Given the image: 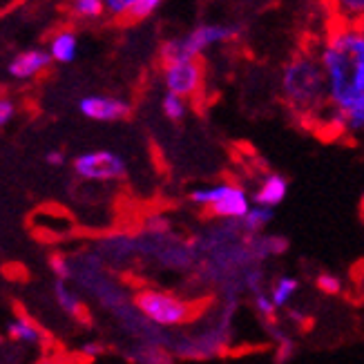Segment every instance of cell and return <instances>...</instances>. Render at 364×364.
Returning a JSON list of instances; mask_svg holds the SVG:
<instances>
[{
	"label": "cell",
	"instance_id": "obj_18",
	"mask_svg": "<svg viewBox=\"0 0 364 364\" xmlns=\"http://www.w3.org/2000/svg\"><path fill=\"white\" fill-rule=\"evenodd\" d=\"M299 291V282L297 277H291V275H282L277 277L273 284H271V291H268V297H271V302L275 304V309H284L289 306L291 299L297 295Z\"/></svg>",
	"mask_w": 364,
	"mask_h": 364
},
{
	"label": "cell",
	"instance_id": "obj_3",
	"mask_svg": "<svg viewBox=\"0 0 364 364\" xmlns=\"http://www.w3.org/2000/svg\"><path fill=\"white\" fill-rule=\"evenodd\" d=\"M242 36V27L235 23H201L183 36L166 38L159 47V58L164 63L201 58L205 52L219 50L235 43Z\"/></svg>",
	"mask_w": 364,
	"mask_h": 364
},
{
	"label": "cell",
	"instance_id": "obj_21",
	"mask_svg": "<svg viewBox=\"0 0 364 364\" xmlns=\"http://www.w3.org/2000/svg\"><path fill=\"white\" fill-rule=\"evenodd\" d=\"M47 266H50L54 279H63V282H72L74 279V259L68 257V255H63V252H54V255H50Z\"/></svg>",
	"mask_w": 364,
	"mask_h": 364
},
{
	"label": "cell",
	"instance_id": "obj_23",
	"mask_svg": "<svg viewBox=\"0 0 364 364\" xmlns=\"http://www.w3.org/2000/svg\"><path fill=\"white\" fill-rule=\"evenodd\" d=\"M164 5V0H134L128 21H146Z\"/></svg>",
	"mask_w": 364,
	"mask_h": 364
},
{
	"label": "cell",
	"instance_id": "obj_7",
	"mask_svg": "<svg viewBox=\"0 0 364 364\" xmlns=\"http://www.w3.org/2000/svg\"><path fill=\"white\" fill-rule=\"evenodd\" d=\"M161 83H164L166 92L177 94V97H181L186 101L199 99L205 87V70L201 65V58L164 63Z\"/></svg>",
	"mask_w": 364,
	"mask_h": 364
},
{
	"label": "cell",
	"instance_id": "obj_10",
	"mask_svg": "<svg viewBox=\"0 0 364 364\" xmlns=\"http://www.w3.org/2000/svg\"><path fill=\"white\" fill-rule=\"evenodd\" d=\"M5 338L16 346L38 349V351H43L45 346L50 344V336H47V331L25 313L14 315V318L5 324Z\"/></svg>",
	"mask_w": 364,
	"mask_h": 364
},
{
	"label": "cell",
	"instance_id": "obj_4",
	"mask_svg": "<svg viewBox=\"0 0 364 364\" xmlns=\"http://www.w3.org/2000/svg\"><path fill=\"white\" fill-rule=\"evenodd\" d=\"M190 203L201 208L208 217L221 221H240L250 208L252 197L242 183L235 181H217L208 186H199L190 190Z\"/></svg>",
	"mask_w": 364,
	"mask_h": 364
},
{
	"label": "cell",
	"instance_id": "obj_25",
	"mask_svg": "<svg viewBox=\"0 0 364 364\" xmlns=\"http://www.w3.org/2000/svg\"><path fill=\"white\" fill-rule=\"evenodd\" d=\"M18 112V105L7 94H0V128H7V125L16 119Z\"/></svg>",
	"mask_w": 364,
	"mask_h": 364
},
{
	"label": "cell",
	"instance_id": "obj_6",
	"mask_svg": "<svg viewBox=\"0 0 364 364\" xmlns=\"http://www.w3.org/2000/svg\"><path fill=\"white\" fill-rule=\"evenodd\" d=\"M72 170L78 179L90 183H114L128 175V164L114 150H90L74 156Z\"/></svg>",
	"mask_w": 364,
	"mask_h": 364
},
{
	"label": "cell",
	"instance_id": "obj_15",
	"mask_svg": "<svg viewBox=\"0 0 364 364\" xmlns=\"http://www.w3.org/2000/svg\"><path fill=\"white\" fill-rule=\"evenodd\" d=\"M331 23L364 25V0H324Z\"/></svg>",
	"mask_w": 364,
	"mask_h": 364
},
{
	"label": "cell",
	"instance_id": "obj_8",
	"mask_svg": "<svg viewBox=\"0 0 364 364\" xmlns=\"http://www.w3.org/2000/svg\"><path fill=\"white\" fill-rule=\"evenodd\" d=\"M78 112L97 123H119L132 112V105L112 94H87L78 101Z\"/></svg>",
	"mask_w": 364,
	"mask_h": 364
},
{
	"label": "cell",
	"instance_id": "obj_9",
	"mask_svg": "<svg viewBox=\"0 0 364 364\" xmlns=\"http://www.w3.org/2000/svg\"><path fill=\"white\" fill-rule=\"evenodd\" d=\"M52 63L54 60L50 52H47V47H29V50L18 52L9 60L7 74L18 83H29V81H36L38 76H43L50 70Z\"/></svg>",
	"mask_w": 364,
	"mask_h": 364
},
{
	"label": "cell",
	"instance_id": "obj_5",
	"mask_svg": "<svg viewBox=\"0 0 364 364\" xmlns=\"http://www.w3.org/2000/svg\"><path fill=\"white\" fill-rule=\"evenodd\" d=\"M134 309L156 328H179L195 320V306L183 297L161 289H139L132 299Z\"/></svg>",
	"mask_w": 364,
	"mask_h": 364
},
{
	"label": "cell",
	"instance_id": "obj_17",
	"mask_svg": "<svg viewBox=\"0 0 364 364\" xmlns=\"http://www.w3.org/2000/svg\"><path fill=\"white\" fill-rule=\"evenodd\" d=\"M275 219V210L273 208H266V205H255L240 219V226L244 235H262L268 226L273 224Z\"/></svg>",
	"mask_w": 364,
	"mask_h": 364
},
{
	"label": "cell",
	"instance_id": "obj_13",
	"mask_svg": "<svg viewBox=\"0 0 364 364\" xmlns=\"http://www.w3.org/2000/svg\"><path fill=\"white\" fill-rule=\"evenodd\" d=\"M52 293H54V299L58 309L68 315L72 320H85V304L78 291L72 287L70 282H63V279H54V287H52Z\"/></svg>",
	"mask_w": 364,
	"mask_h": 364
},
{
	"label": "cell",
	"instance_id": "obj_29",
	"mask_svg": "<svg viewBox=\"0 0 364 364\" xmlns=\"http://www.w3.org/2000/svg\"><path fill=\"white\" fill-rule=\"evenodd\" d=\"M29 364H68L65 360H60V358H56V355H41V358H36V360H31Z\"/></svg>",
	"mask_w": 364,
	"mask_h": 364
},
{
	"label": "cell",
	"instance_id": "obj_27",
	"mask_svg": "<svg viewBox=\"0 0 364 364\" xmlns=\"http://www.w3.org/2000/svg\"><path fill=\"white\" fill-rule=\"evenodd\" d=\"M105 351H107V346H105L103 342H99V340H87V342L81 344V355H83L85 360H97V358H101Z\"/></svg>",
	"mask_w": 364,
	"mask_h": 364
},
{
	"label": "cell",
	"instance_id": "obj_14",
	"mask_svg": "<svg viewBox=\"0 0 364 364\" xmlns=\"http://www.w3.org/2000/svg\"><path fill=\"white\" fill-rule=\"evenodd\" d=\"M139 250V242L130 235H109L107 240H103L99 244V257L103 262H125L128 257H132L134 252Z\"/></svg>",
	"mask_w": 364,
	"mask_h": 364
},
{
	"label": "cell",
	"instance_id": "obj_28",
	"mask_svg": "<svg viewBox=\"0 0 364 364\" xmlns=\"http://www.w3.org/2000/svg\"><path fill=\"white\" fill-rule=\"evenodd\" d=\"M45 164L47 166H52V168H63L68 164V156H65V152L63 150H50L45 154Z\"/></svg>",
	"mask_w": 364,
	"mask_h": 364
},
{
	"label": "cell",
	"instance_id": "obj_11",
	"mask_svg": "<svg viewBox=\"0 0 364 364\" xmlns=\"http://www.w3.org/2000/svg\"><path fill=\"white\" fill-rule=\"evenodd\" d=\"M289 179L279 175V172H266L259 179L255 193H252V203L255 205H266V208H277L289 197Z\"/></svg>",
	"mask_w": 364,
	"mask_h": 364
},
{
	"label": "cell",
	"instance_id": "obj_2",
	"mask_svg": "<svg viewBox=\"0 0 364 364\" xmlns=\"http://www.w3.org/2000/svg\"><path fill=\"white\" fill-rule=\"evenodd\" d=\"M277 92L291 119L306 128H324L328 97L318 47L306 45L295 50L279 70Z\"/></svg>",
	"mask_w": 364,
	"mask_h": 364
},
{
	"label": "cell",
	"instance_id": "obj_30",
	"mask_svg": "<svg viewBox=\"0 0 364 364\" xmlns=\"http://www.w3.org/2000/svg\"><path fill=\"white\" fill-rule=\"evenodd\" d=\"M360 213H362V219H364V193H362V199H360Z\"/></svg>",
	"mask_w": 364,
	"mask_h": 364
},
{
	"label": "cell",
	"instance_id": "obj_16",
	"mask_svg": "<svg viewBox=\"0 0 364 364\" xmlns=\"http://www.w3.org/2000/svg\"><path fill=\"white\" fill-rule=\"evenodd\" d=\"M128 360L134 364H172V353L161 344L141 342L128 351Z\"/></svg>",
	"mask_w": 364,
	"mask_h": 364
},
{
	"label": "cell",
	"instance_id": "obj_26",
	"mask_svg": "<svg viewBox=\"0 0 364 364\" xmlns=\"http://www.w3.org/2000/svg\"><path fill=\"white\" fill-rule=\"evenodd\" d=\"M295 355V342L291 338H279L277 340V351H275V364H287Z\"/></svg>",
	"mask_w": 364,
	"mask_h": 364
},
{
	"label": "cell",
	"instance_id": "obj_1",
	"mask_svg": "<svg viewBox=\"0 0 364 364\" xmlns=\"http://www.w3.org/2000/svg\"><path fill=\"white\" fill-rule=\"evenodd\" d=\"M315 47L328 97L324 130L333 136L364 139V25L331 23Z\"/></svg>",
	"mask_w": 364,
	"mask_h": 364
},
{
	"label": "cell",
	"instance_id": "obj_24",
	"mask_svg": "<svg viewBox=\"0 0 364 364\" xmlns=\"http://www.w3.org/2000/svg\"><path fill=\"white\" fill-rule=\"evenodd\" d=\"M105 3V14L114 21H128L130 9L134 5V0H103Z\"/></svg>",
	"mask_w": 364,
	"mask_h": 364
},
{
	"label": "cell",
	"instance_id": "obj_12",
	"mask_svg": "<svg viewBox=\"0 0 364 364\" xmlns=\"http://www.w3.org/2000/svg\"><path fill=\"white\" fill-rule=\"evenodd\" d=\"M78 47H81V41H78L76 29L63 27L52 34L50 43H47V52H50L52 60L58 63V65H70L78 56Z\"/></svg>",
	"mask_w": 364,
	"mask_h": 364
},
{
	"label": "cell",
	"instance_id": "obj_20",
	"mask_svg": "<svg viewBox=\"0 0 364 364\" xmlns=\"http://www.w3.org/2000/svg\"><path fill=\"white\" fill-rule=\"evenodd\" d=\"M188 109H190V101L177 97V94H170L166 92L161 97V112L168 121L172 123H179L188 117Z\"/></svg>",
	"mask_w": 364,
	"mask_h": 364
},
{
	"label": "cell",
	"instance_id": "obj_19",
	"mask_svg": "<svg viewBox=\"0 0 364 364\" xmlns=\"http://www.w3.org/2000/svg\"><path fill=\"white\" fill-rule=\"evenodd\" d=\"M68 3H70V14L74 16V21L92 23L105 16L103 0H68Z\"/></svg>",
	"mask_w": 364,
	"mask_h": 364
},
{
	"label": "cell",
	"instance_id": "obj_22",
	"mask_svg": "<svg viewBox=\"0 0 364 364\" xmlns=\"http://www.w3.org/2000/svg\"><path fill=\"white\" fill-rule=\"evenodd\" d=\"M315 289H318L322 295L338 297L344 291V284L336 273H318V277H315Z\"/></svg>",
	"mask_w": 364,
	"mask_h": 364
}]
</instances>
